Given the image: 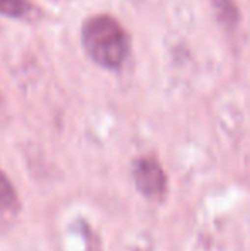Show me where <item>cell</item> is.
Segmentation results:
<instances>
[{
    "label": "cell",
    "mask_w": 250,
    "mask_h": 251,
    "mask_svg": "<svg viewBox=\"0 0 250 251\" xmlns=\"http://www.w3.org/2000/svg\"><path fill=\"white\" fill-rule=\"evenodd\" d=\"M132 176L139 193H142L147 200H163L167 197L168 178L156 157L146 155L137 159L132 169Z\"/></svg>",
    "instance_id": "cell-2"
},
{
    "label": "cell",
    "mask_w": 250,
    "mask_h": 251,
    "mask_svg": "<svg viewBox=\"0 0 250 251\" xmlns=\"http://www.w3.org/2000/svg\"><path fill=\"white\" fill-rule=\"evenodd\" d=\"M33 10L28 0H0V14L10 19H24Z\"/></svg>",
    "instance_id": "cell-4"
},
{
    "label": "cell",
    "mask_w": 250,
    "mask_h": 251,
    "mask_svg": "<svg viewBox=\"0 0 250 251\" xmlns=\"http://www.w3.org/2000/svg\"><path fill=\"white\" fill-rule=\"evenodd\" d=\"M81 40L87 56L105 69H120L129 55V38L117 19L98 14L84 23Z\"/></svg>",
    "instance_id": "cell-1"
},
{
    "label": "cell",
    "mask_w": 250,
    "mask_h": 251,
    "mask_svg": "<svg viewBox=\"0 0 250 251\" xmlns=\"http://www.w3.org/2000/svg\"><path fill=\"white\" fill-rule=\"evenodd\" d=\"M19 208V199L12 183L0 169V214H14Z\"/></svg>",
    "instance_id": "cell-3"
}]
</instances>
